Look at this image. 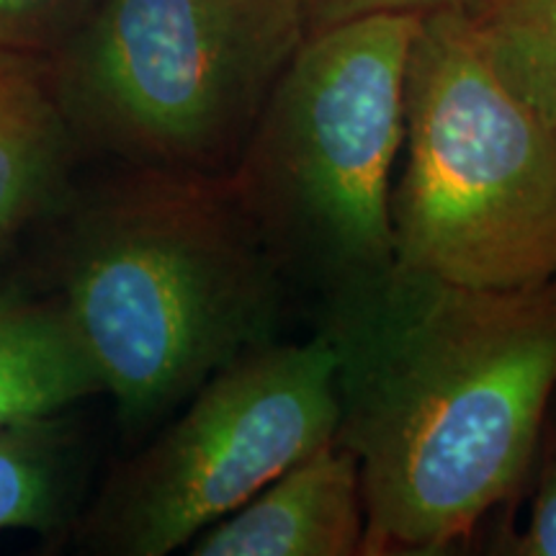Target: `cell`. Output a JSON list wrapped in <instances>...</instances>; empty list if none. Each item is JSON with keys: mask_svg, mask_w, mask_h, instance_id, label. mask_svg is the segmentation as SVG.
<instances>
[{"mask_svg": "<svg viewBox=\"0 0 556 556\" xmlns=\"http://www.w3.org/2000/svg\"><path fill=\"white\" fill-rule=\"evenodd\" d=\"M336 441L358 464L361 556H438L526 495L556 397V278L471 289L397 263L323 307Z\"/></svg>", "mask_w": 556, "mask_h": 556, "instance_id": "obj_1", "label": "cell"}, {"mask_svg": "<svg viewBox=\"0 0 556 556\" xmlns=\"http://www.w3.org/2000/svg\"><path fill=\"white\" fill-rule=\"evenodd\" d=\"M52 219V296L127 435L276 340L289 281L229 173L111 165Z\"/></svg>", "mask_w": 556, "mask_h": 556, "instance_id": "obj_2", "label": "cell"}, {"mask_svg": "<svg viewBox=\"0 0 556 556\" xmlns=\"http://www.w3.org/2000/svg\"><path fill=\"white\" fill-rule=\"evenodd\" d=\"M420 16L381 11L309 31L229 173L287 281L323 307L397 266L392 173Z\"/></svg>", "mask_w": 556, "mask_h": 556, "instance_id": "obj_3", "label": "cell"}, {"mask_svg": "<svg viewBox=\"0 0 556 556\" xmlns=\"http://www.w3.org/2000/svg\"><path fill=\"white\" fill-rule=\"evenodd\" d=\"M304 37V0H96L47 70L80 155L227 176Z\"/></svg>", "mask_w": 556, "mask_h": 556, "instance_id": "obj_4", "label": "cell"}, {"mask_svg": "<svg viewBox=\"0 0 556 556\" xmlns=\"http://www.w3.org/2000/svg\"><path fill=\"white\" fill-rule=\"evenodd\" d=\"M402 144L397 263L471 289L556 278V129L497 78L448 5L420 16Z\"/></svg>", "mask_w": 556, "mask_h": 556, "instance_id": "obj_5", "label": "cell"}, {"mask_svg": "<svg viewBox=\"0 0 556 556\" xmlns=\"http://www.w3.org/2000/svg\"><path fill=\"white\" fill-rule=\"evenodd\" d=\"M150 446L109 479L80 523L90 552L165 556L238 510L270 479L336 441L338 353L266 343L208 377Z\"/></svg>", "mask_w": 556, "mask_h": 556, "instance_id": "obj_6", "label": "cell"}, {"mask_svg": "<svg viewBox=\"0 0 556 556\" xmlns=\"http://www.w3.org/2000/svg\"><path fill=\"white\" fill-rule=\"evenodd\" d=\"M358 464L338 441L312 451L189 544L193 556H361Z\"/></svg>", "mask_w": 556, "mask_h": 556, "instance_id": "obj_7", "label": "cell"}, {"mask_svg": "<svg viewBox=\"0 0 556 556\" xmlns=\"http://www.w3.org/2000/svg\"><path fill=\"white\" fill-rule=\"evenodd\" d=\"M78 157L47 60L0 52V245L52 217L73 186Z\"/></svg>", "mask_w": 556, "mask_h": 556, "instance_id": "obj_8", "label": "cell"}, {"mask_svg": "<svg viewBox=\"0 0 556 556\" xmlns=\"http://www.w3.org/2000/svg\"><path fill=\"white\" fill-rule=\"evenodd\" d=\"M101 379L58 299L0 287V433L60 417Z\"/></svg>", "mask_w": 556, "mask_h": 556, "instance_id": "obj_9", "label": "cell"}, {"mask_svg": "<svg viewBox=\"0 0 556 556\" xmlns=\"http://www.w3.org/2000/svg\"><path fill=\"white\" fill-rule=\"evenodd\" d=\"M497 78L556 129V0H448Z\"/></svg>", "mask_w": 556, "mask_h": 556, "instance_id": "obj_10", "label": "cell"}, {"mask_svg": "<svg viewBox=\"0 0 556 556\" xmlns=\"http://www.w3.org/2000/svg\"><path fill=\"white\" fill-rule=\"evenodd\" d=\"M60 417L0 433V533L50 531L73 505V458Z\"/></svg>", "mask_w": 556, "mask_h": 556, "instance_id": "obj_11", "label": "cell"}, {"mask_svg": "<svg viewBox=\"0 0 556 556\" xmlns=\"http://www.w3.org/2000/svg\"><path fill=\"white\" fill-rule=\"evenodd\" d=\"M526 492H531L526 528L516 531L510 523H500L486 541V554L556 556V397L541 426Z\"/></svg>", "mask_w": 556, "mask_h": 556, "instance_id": "obj_12", "label": "cell"}, {"mask_svg": "<svg viewBox=\"0 0 556 556\" xmlns=\"http://www.w3.org/2000/svg\"><path fill=\"white\" fill-rule=\"evenodd\" d=\"M96 0H0V52L52 58Z\"/></svg>", "mask_w": 556, "mask_h": 556, "instance_id": "obj_13", "label": "cell"}, {"mask_svg": "<svg viewBox=\"0 0 556 556\" xmlns=\"http://www.w3.org/2000/svg\"><path fill=\"white\" fill-rule=\"evenodd\" d=\"M448 0H304L307 9V34L325 26L338 24L366 13L381 11H407V13H428L441 9Z\"/></svg>", "mask_w": 556, "mask_h": 556, "instance_id": "obj_14", "label": "cell"}]
</instances>
